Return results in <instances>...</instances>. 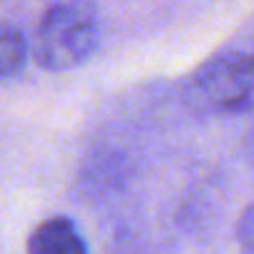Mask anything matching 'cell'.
Here are the masks:
<instances>
[{
    "label": "cell",
    "instance_id": "277c9868",
    "mask_svg": "<svg viewBox=\"0 0 254 254\" xmlns=\"http://www.w3.org/2000/svg\"><path fill=\"white\" fill-rule=\"evenodd\" d=\"M28 58V43L23 38V33L0 20V80H5L10 75H15Z\"/></svg>",
    "mask_w": 254,
    "mask_h": 254
},
{
    "label": "cell",
    "instance_id": "7a4b0ae2",
    "mask_svg": "<svg viewBox=\"0 0 254 254\" xmlns=\"http://www.w3.org/2000/svg\"><path fill=\"white\" fill-rule=\"evenodd\" d=\"M187 100L214 115L254 112V53H229L204 63L187 85Z\"/></svg>",
    "mask_w": 254,
    "mask_h": 254
},
{
    "label": "cell",
    "instance_id": "6da1fadb",
    "mask_svg": "<svg viewBox=\"0 0 254 254\" xmlns=\"http://www.w3.org/2000/svg\"><path fill=\"white\" fill-rule=\"evenodd\" d=\"M100 43V15L87 0L55 3L40 20L33 58L40 67L63 72L82 65Z\"/></svg>",
    "mask_w": 254,
    "mask_h": 254
},
{
    "label": "cell",
    "instance_id": "3957f363",
    "mask_svg": "<svg viewBox=\"0 0 254 254\" xmlns=\"http://www.w3.org/2000/svg\"><path fill=\"white\" fill-rule=\"evenodd\" d=\"M28 249L38 254H82L87 247L70 219L53 217L30 234Z\"/></svg>",
    "mask_w": 254,
    "mask_h": 254
},
{
    "label": "cell",
    "instance_id": "5b68a950",
    "mask_svg": "<svg viewBox=\"0 0 254 254\" xmlns=\"http://www.w3.org/2000/svg\"><path fill=\"white\" fill-rule=\"evenodd\" d=\"M237 242L242 244V249L254 252V202L242 212L237 222Z\"/></svg>",
    "mask_w": 254,
    "mask_h": 254
}]
</instances>
